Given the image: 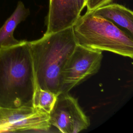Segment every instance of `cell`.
<instances>
[{"mask_svg": "<svg viewBox=\"0 0 133 133\" xmlns=\"http://www.w3.org/2000/svg\"><path fill=\"white\" fill-rule=\"evenodd\" d=\"M35 83L29 41L0 47V108L32 107Z\"/></svg>", "mask_w": 133, "mask_h": 133, "instance_id": "1", "label": "cell"}, {"mask_svg": "<svg viewBox=\"0 0 133 133\" xmlns=\"http://www.w3.org/2000/svg\"><path fill=\"white\" fill-rule=\"evenodd\" d=\"M35 81L42 88L58 95L61 74L77 43L73 26L29 41Z\"/></svg>", "mask_w": 133, "mask_h": 133, "instance_id": "2", "label": "cell"}, {"mask_svg": "<svg viewBox=\"0 0 133 133\" xmlns=\"http://www.w3.org/2000/svg\"><path fill=\"white\" fill-rule=\"evenodd\" d=\"M73 30L77 44L131 59L133 57L132 36L108 19L86 12L81 15Z\"/></svg>", "mask_w": 133, "mask_h": 133, "instance_id": "3", "label": "cell"}, {"mask_svg": "<svg viewBox=\"0 0 133 133\" xmlns=\"http://www.w3.org/2000/svg\"><path fill=\"white\" fill-rule=\"evenodd\" d=\"M102 57V51L77 44L62 70L60 93L69 92L96 74L100 68Z\"/></svg>", "mask_w": 133, "mask_h": 133, "instance_id": "4", "label": "cell"}, {"mask_svg": "<svg viewBox=\"0 0 133 133\" xmlns=\"http://www.w3.org/2000/svg\"><path fill=\"white\" fill-rule=\"evenodd\" d=\"M50 124L62 133H77L86 129L90 121L80 107L77 100L68 92L58 95L49 114Z\"/></svg>", "mask_w": 133, "mask_h": 133, "instance_id": "5", "label": "cell"}, {"mask_svg": "<svg viewBox=\"0 0 133 133\" xmlns=\"http://www.w3.org/2000/svg\"><path fill=\"white\" fill-rule=\"evenodd\" d=\"M49 114L33 107L0 108V132L47 131Z\"/></svg>", "mask_w": 133, "mask_h": 133, "instance_id": "6", "label": "cell"}, {"mask_svg": "<svg viewBox=\"0 0 133 133\" xmlns=\"http://www.w3.org/2000/svg\"><path fill=\"white\" fill-rule=\"evenodd\" d=\"M81 15L77 0H49L45 34L56 33L72 27Z\"/></svg>", "mask_w": 133, "mask_h": 133, "instance_id": "7", "label": "cell"}, {"mask_svg": "<svg viewBox=\"0 0 133 133\" xmlns=\"http://www.w3.org/2000/svg\"><path fill=\"white\" fill-rule=\"evenodd\" d=\"M91 12L118 25L132 36L133 12L125 6L111 3L99 7Z\"/></svg>", "mask_w": 133, "mask_h": 133, "instance_id": "8", "label": "cell"}, {"mask_svg": "<svg viewBox=\"0 0 133 133\" xmlns=\"http://www.w3.org/2000/svg\"><path fill=\"white\" fill-rule=\"evenodd\" d=\"M30 14V9L22 1H18L14 12L0 28V47L12 46L20 43L21 41L14 37V31L18 25L24 21Z\"/></svg>", "mask_w": 133, "mask_h": 133, "instance_id": "9", "label": "cell"}, {"mask_svg": "<svg viewBox=\"0 0 133 133\" xmlns=\"http://www.w3.org/2000/svg\"><path fill=\"white\" fill-rule=\"evenodd\" d=\"M57 96L55 93L42 89L36 83L32 98V107L49 114Z\"/></svg>", "mask_w": 133, "mask_h": 133, "instance_id": "10", "label": "cell"}, {"mask_svg": "<svg viewBox=\"0 0 133 133\" xmlns=\"http://www.w3.org/2000/svg\"><path fill=\"white\" fill-rule=\"evenodd\" d=\"M113 0H87L86 4V12H92L101 6L111 3Z\"/></svg>", "mask_w": 133, "mask_h": 133, "instance_id": "11", "label": "cell"}, {"mask_svg": "<svg viewBox=\"0 0 133 133\" xmlns=\"http://www.w3.org/2000/svg\"><path fill=\"white\" fill-rule=\"evenodd\" d=\"M87 1V0H77L79 9L81 12H82L84 9V8L86 7Z\"/></svg>", "mask_w": 133, "mask_h": 133, "instance_id": "12", "label": "cell"}]
</instances>
